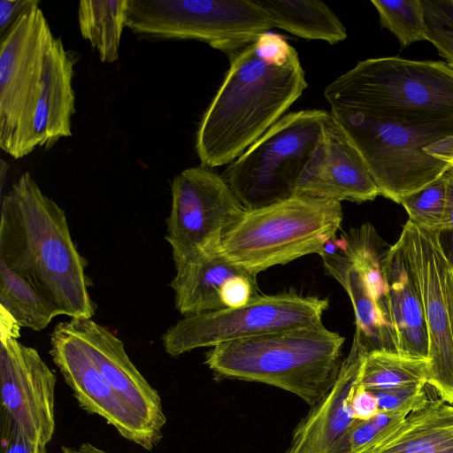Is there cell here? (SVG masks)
Segmentation results:
<instances>
[{"instance_id":"cell-1","label":"cell","mask_w":453,"mask_h":453,"mask_svg":"<svg viewBox=\"0 0 453 453\" xmlns=\"http://www.w3.org/2000/svg\"><path fill=\"white\" fill-rule=\"evenodd\" d=\"M0 261L31 283L61 315H94L87 263L73 242L65 213L27 172L1 199Z\"/></svg>"},{"instance_id":"cell-2","label":"cell","mask_w":453,"mask_h":453,"mask_svg":"<svg viewBox=\"0 0 453 453\" xmlns=\"http://www.w3.org/2000/svg\"><path fill=\"white\" fill-rule=\"evenodd\" d=\"M225 79L198 126L196 150L207 168L232 163L302 96L308 84L294 49L283 63L264 58L255 42L231 56Z\"/></svg>"},{"instance_id":"cell-3","label":"cell","mask_w":453,"mask_h":453,"mask_svg":"<svg viewBox=\"0 0 453 453\" xmlns=\"http://www.w3.org/2000/svg\"><path fill=\"white\" fill-rule=\"evenodd\" d=\"M344 342L324 325L292 328L220 343L205 364L220 376L273 386L313 407L338 378Z\"/></svg>"},{"instance_id":"cell-4","label":"cell","mask_w":453,"mask_h":453,"mask_svg":"<svg viewBox=\"0 0 453 453\" xmlns=\"http://www.w3.org/2000/svg\"><path fill=\"white\" fill-rule=\"evenodd\" d=\"M331 109L409 125L453 122V67L445 60L359 61L325 89Z\"/></svg>"},{"instance_id":"cell-5","label":"cell","mask_w":453,"mask_h":453,"mask_svg":"<svg viewBox=\"0 0 453 453\" xmlns=\"http://www.w3.org/2000/svg\"><path fill=\"white\" fill-rule=\"evenodd\" d=\"M343 219L341 202L305 196L247 211L228 228L222 252L257 276L270 267L324 251Z\"/></svg>"},{"instance_id":"cell-6","label":"cell","mask_w":453,"mask_h":453,"mask_svg":"<svg viewBox=\"0 0 453 453\" xmlns=\"http://www.w3.org/2000/svg\"><path fill=\"white\" fill-rule=\"evenodd\" d=\"M331 114L361 154L380 196L395 203H400L451 168L426 153L425 148L452 136L453 122L409 125L340 109H331Z\"/></svg>"},{"instance_id":"cell-7","label":"cell","mask_w":453,"mask_h":453,"mask_svg":"<svg viewBox=\"0 0 453 453\" xmlns=\"http://www.w3.org/2000/svg\"><path fill=\"white\" fill-rule=\"evenodd\" d=\"M329 115L317 109L288 113L229 165L223 177L245 210L261 209L295 195Z\"/></svg>"},{"instance_id":"cell-8","label":"cell","mask_w":453,"mask_h":453,"mask_svg":"<svg viewBox=\"0 0 453 453\" xmlns=\"http://www.w3.org/2000/svg\"><path fill=\"white\" fill-rule=\"evenodd\" d=\"M126 27L159 39H191L232 55L273 28L256 0H127Z\"/></svg>"},{"instance_id":"cell-9","label":"cell","mask_w":453,"mask_h":453,"mask_svg":"<svg viewBox=\"0 0 453 453\" xmlns=\"http://www.w3.org/2000/svg\"><path fill=\"white\" fill-rule=\"evenodd\" d=\"M39 4L25 10L0 42V147L16 159L35 150L34 113L55 38Z\"/></svg>"},{"instance_id":"cell-10","label":"cell","mask_w":453,"mask_h":453,"mask_svg":"<svg viewBox=\"0 0 453 453\" xmlns=\"http://www.w3.org/2000/svg\"><path fill=\"white\" fill-rule=\"evenodd\" d=\"M328 304L313 296L257 294L241 307L184 317L164 334L162 342L167 354L177 357L242 338L320 326Z\"/></svg>"},{"instance_id":"cell-11","label":"cell","mask_w":453,"mask_h":453,"mask_svg":"<svg viewBox=\"0 0 453 453\" xmlns=\"http://www.w3.org/2000/svg\"><path fill=\"white\" fill-rule=\"evenodd\" d=\"M165 239L173 261L213 251L245 211L224 177L203 165L183 170L172 182Z\"/></svg>"},{"instance_id":"cell-12","label":"cell","mask_w":453,"mask_h":453,"mask_svg":"<svg viewBox=\"0 0 453 453\" xmlns=\"http://www.w3.org/2000/svg\"><path fill=\"white\" fill-rule=\"evenodd\" d=\"M419 291L429 340L427 381L440 398L453 404V336L448 301L449 261L439 232L407 221L398 239Z\"/></svg>"},{"instance_id":"cell-13","label":"cell","mask_w":453,"mask_h":453,"mask_svg":"<svg viewBox=\"0 0 453 453\" xmlns=\"http://www.w3.org/2000/svg\"><path fill=\"white\" fill-rule=\"evenodd\" d=\"M0 331L1 409L32 441L47 445L55 431L56 376L38 351Z\"/></svg>"},{"instance_id":"cell-14","label":"cell","mask_w":453,"mask_h":453,"mask_svg":"<svg viewBox=\"0 0 453 453\" xmlns=\"http://www.w3.org/2000/svg\"><path fill=\"white\" fill-rule=\"evenodd\" d=\"M50 355L80 406L115 427L125 439L152 450L157 438L115 390L85 352L66 322L50 335Z\"/></svg>"},{"instance_id":"cell-15","label":"cell","mask_w":453,"mask_h":453,"mask_svg":"<svg viewBox=\"0 0 453 453\" xmlns=\"http://www.w3.org/2000/svg\"><path fill=\"white\" fill-rule=\"evenodd\" d=\"M294 196L355 203L380 196L364 158L331 112Z\"/></svg>"},{"instance_id":"cell-16","label":"cell","mask_w":453,"mask_h":453,"mask_svg":"<svg viewBox=\"0 0 453 453\" xmlns=\"http://www.w3.org/2000/svg\"><path fill=\"white\" fill-rule=\"evenodd\" d=\"M66 324L111 387L161 440L166 423L161 397L130 360L122 341L91 319Z\"/></svg>"},{"instance_id":"cell-17","label":"cell","mask_w":453,"mask_h":453,"mask_svg":"<svg viewBox=\"0 0 453 453\" xmlns=\"http://www.w3.org/2000/svg\"><path fill=\"white\" fill-rule=\"evenodd\" d=\"M369 349L356 330L348 356L329 392L298 423L286 453H333L357 420L351 407Z\"/></svg>"},{"instance_id":"cell-18","label":"cell","mask_w":453,"mask_h":453,"mask_svg":"<svg viewBox=\"0 0 453 453\" xmlns=\"http://www.w3.org/2000/svg\"><path fill=\"white\" fill-rule=\"evenodd\" d=\"M382 273L387 293L380 306L395 351L428 358L429 340L421 296L399 240L385 252Z\"/></svg>"},{"instance_id":"cell-19","label":"cell","mask_w":453,"mask_h":453,"mask_svg":"<svg viewBox=\"0 0 453 453\" xmlns=\"http://www.w3.org/2000/svg\"><path fill=\"white\" fill-rule=\"evenodd\" d=\"M76 54L55 37L46 56L40 96L33 119L34 149L53 147L61 138L72 135L75 111L73 87Z\"/></svg>"},{"instance_id":"cell-20","label":"cell","mask_w":453,"mask_h":453,"mask_svg":"<svg viewBox=\"0 0 453 453\" xmlns=\"http://www.w3.org/2000/svg\"><path fill=\"white\" fill-rule=\"evenodd\" d=\"M174 264L171 287L175 307L184 317L224 309L220 289L226 280L239 275L257 277L232 262L221 247Z\"/></svg>"},{"instance_id":"cell-21","label":"cell","mask_w":453,"mask_h":453,"mask_svg":"<svg viewBox=\"0 0 453 453\" xmlns=\"http://www.w3.org/2000/svg\"><path fill=\"white\" fill-rule=\"evenodd\" d=\"M320 256L326 273L348 293L355 312L356 330L360 333L369 351H395L380 303L362 273L342 247L341 239L330 241Z\"/></svg>"},{"instance_id":"cell-22","label":"cell","mask_w":453,"mask_h":453,"mask_svg":"<svg viewBox=\"0 0 453 453\" xmlns=\"http://www.w3.org/2000/svg\"><path fill=\"white\" fill-rule=\"evenodd\" d=\"M365 453H453V404L428 399Z\"/></svg>"},{"instance_id":"cell-23","label":"cell","mask_w":453,"mask_h":453,"mask_svg":"<svg viewBox=\"0 0 453 453\" xmlns=\"http://www.w3.org/2000/svg\"><path fill=\"white\" fill-rule=\"evenodd\" d=\"M268 16L273 27L296 36L321 40L330 44L347 37V31L336 14L321 1L256 0Z\"/></svg>"},{"instance_id":"cell-24","label":"cell","mask_w":453,"mask_h":453,"mask_svg":"<svg viewBox=\"0 0 453 453\" xmlns=\"http://www.w3.org/2000/svg\"><path fill=\"white\" fill-rule=\"evenodd\" d=\"M127 0H83L79 3L78 22L82 37L96 50L104 63H114L123 29Z\"/></svg>"},{"instance_id":"cell-25","label":"cell","mask_w":453,"mask_h":453,"mask_svg":"<svg viewBox=\"0 0 453 453\" xmlns=\"http://www.w3.org/2000/svg\"><path fill=\"white\" fill-rule=\"evenodd\" d=\"M0 307L23 327L44 329L59 311L26 279L0 261Z\"/></svg>"},{"instance_id":"cell-26","label":"cell","mask_w":453,"mask_h":453,"mask_svg":"<svg viewBox=\"0 0 453 453\" xmlns=\"http://www.w3.org/2000/svg\"><path fill=\"white\" fill-rule=\"evenodd\" d=\"M428 358L404 356L395 351L374 349L364 361L359 383L369 390L389 388L405 384L427 383Z\"/></svg>"},{"instance_id":"cell-27","label":"cell","mask_w":453,"mask_h":453,"mask_svg":"<svg viewBox=\"0 0 453 453\" xmlns=\"http://www.w3.org/2000/svg\"><path fill=\"white\" fill-rule=\"evenodd\" d=\"M341 243L364 276L372 294L380 303L387 293V284L382 273V258L387 250L380 252L383 242L373 227L366 224L352 229L342 237Z\"/></svg>"},{"instance_id":"cell-28","label":"cell","mask_w":453,"mask_h":453,"mask_svg":"<svg viewBox=\"0 0 453 453\" xmlns=\"http://www.w3.org/2000/svg\"><path fill=\"white\" fill-rule=\"evenodd\" d=\"M382 28L389 30L402 48L428 42V27L423 0H372Z\"/></svg>"},{"instance_id":"cell-29","label":"cell","mask_w":453,"mask_h":453,"mask_svg":"<svg viewBox=\"0 0 453 453\" xmlns=\"http://www.w3.org/2000/svg\"><path fill=\"white\" fill-rule=\"evenodd\" d=\"M403 206L409 221L417 226L441 232L449 227L448 171L424 188L404 196Z\"/></svg>"},{"instance_id":"cell-30","label":"cell","mask_w":453,"mask_h":453,"mask_svg":"<svg viewBox=\"0 0 453 453\" xmlns=\"http://www.w3.org/2000/svg\"><path fill=\"white\" fill-rule=\"evenodd\" d=\"M379 412L368 420L357 419L333 453H365L395 429L407 416Z\"/></svg>"},{"instance_id":"cell-31","label":"cell","mask_w":453,"mask_h":453,"mask_svg":"<svg viewBox=\"0 0 453 453\" xmlns=\"http://www.w3.org/2000/svg\"><path fill=\"white\" fill-rule=\"evenodd\" d=\"M428 42L453 67V0H423Z\"/></svg>"},{"instance_id":"cell-32","label":"cell","mask_w":453,"mask_h":453,"mask_svg":"<svg viewBox=\"0 0 453 453\" xmlns=\"http://www.w3.org/2000/svg\"><path fill=\"white\" fill-rule=\"evenodd\" d=\"M427 383L405 384L371 390L376 396L380 412L409 414L427 400Z\"/></svg>"},{"instance_id":"cell-33","label":"cell","mask_w":453,"mask_h":453,"mask_svg":"<svg viewBox=\"0 0 453 453\" xmlns=\"http://www.w3.org/2000/svg\"><path fill=\"white\" fill-rule=\"evenodd\" d=\"M1 453H46V445L30 440L12 417L1 409Z\"/></svg>"},{"instance_id":"cell-34","label":"cell","mask_w":453,"mask_h":453,"mask_svg":"<svg viewBox=\"0 0 453 453\" xmlns=\"http://www.w3.org/2000/svg\"><path fill=\"white\" fill-rule=\"evenodd\" d=\"M257 295V277L239 275L228 279L220 289V299L225 308H237L247 304Z\"/></svg>"},{"instance_id":"cell-35","label":"cell","mask_w":453,"mask_h":453,"mask_svg":"<svg viewBox=\"0 0 453 453\" xmlns=\"http://www.w3.org/2000/svg\"><path fill=\"white\" fill-rule=\"evenodd\" d=\"M351 407L355 418L358 420H368L380 412L375 395L360 383L353 392Z\"/></svg>"},{"instance_id":"cell-36","label":"cell","mask_w":453,"mask_h":453,"mask_svg":"<svg viewBox=\"0 0 453 453\" xmlns=\"http://www.w3.org/2000/svg\"><path fill=\"white\" fill-rule=\"evenodd\" d=\"M37 0H1L0 31L1 37L8 31L16 19Z\"/></svg>"},{"instance_id":"cell-37","label":"cell","mask_w":453,"mask_h":453,"mask_svg":"<svg viewBox=\"0 0 453 453\" xmlns=\"http://www.w3.org/2000/svg\"><path fill=\"white\" fill-rule=\"evenodd\" d=\"M449 178V227L439 232L441 249L453 267V168L448 171Z\"/></svg>"},{"instance_id":"cell-38","label":"cell","mask_w":453,"mask_h":453,"mask_svg":"<svg viewBox=\"0 0 453 453\" xmlns=\"http://www.w3.org/2000/svg\"><path fill=\"white\" fill-rule=\"evenodd\" d=\"M425 152L453 168V135L428 144Z\"/></svg>"},{"instance_id":"cell-39","label":"cell","mask_w":453,"mask_h":453,"mask_svg":"<svg viewBox=\"0 0 453 453\" xmlns=\"http://www.w3.org/2000/svg\"><path fill=\"white\" fill-rule=\"evenodd\" d=\"M62 453H110L89 442L81 443L78 447L63 446Z\"/></svg>"}]
</instances>
